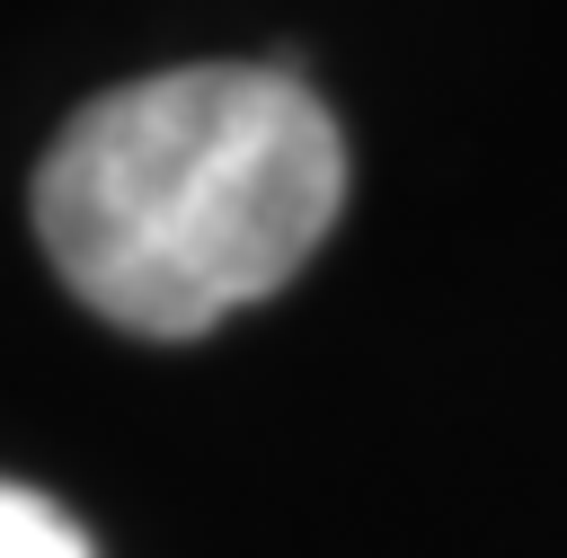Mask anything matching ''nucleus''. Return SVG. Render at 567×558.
<instances>
[{
	"label": "nucleus",
	"instance_id": "nucleus-1",
	"mask_svg": "<svg viewBox=\"0 0 567 558\" xmlns=\"http://www.w3.org/2000/svg\"><path fill=\"white\" fill-rule=\"evenodd\" d=\"M346 204V133L284 62H186L89 97L35 168L53 275L133 337L284 292Z\"/></svg>",
	"mask_w": 567,
	"mask_h": 558
},
{
	"label": "nucleus",
	"instance_id": "nucleus-2",
	"mask_svg": "<svg viewBox=\"0 0 567 558\" xmlns=\"http://www.w3.org/2000/svg\"><path fill=\"white\" fill-rule=\"evenodd\" d=\"M0 558H97V549H89V531L53 496L0 478Z\"/></svg>",
	"mask_w": 567,
	"mask_h": 558
}]
</instances>
